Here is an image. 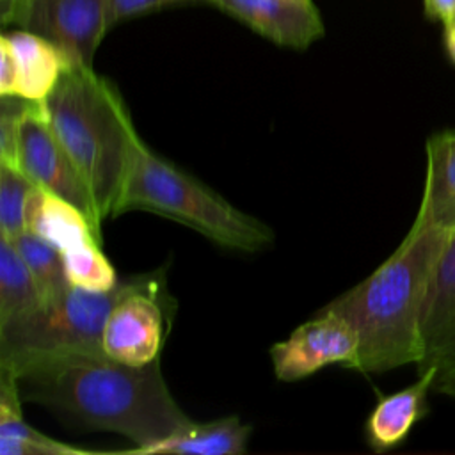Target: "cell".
I'll use <instances>...</instances> for the list:
<instances>
[{"label": "cell", "instance_id": "obj_1", "mask_svg": "<svg viewBox=\"0 0 455 455\" xmlns=\"http://www.w3.org/2000/svg\"><path fill=\"white\" fill-rule=\"evenodd\" d=\"M9 371L16 375L23 402L75 427L130 439L135 446L124 453H140L192 421L167 387L160 359L130 366L105 354H64Z\"/></svg>", "mask_w": 455, "mask_h": 455}, {"label": "cell", "instance_id": "obj_2", "mask_svg": "<svg viewBox=\"0 0 455 455\" xmlns=\"http://www.w3.org/2000/svg\"><path fill=\"white\" fill-rule=\"evenodd\" d=\"M448 236L446 229L412 224L382 265L325 304L359 332L355 371L384 373L421 359L423 306Z\"/></svg>", "mask_w": 455, "mask_h": 455}, {"label": "cell", "instance_id": "obj_3", "mask_svg": "<svg viewBox=\"0 0 455 455\" xmlns=\"http://www.w3.org/2000/svg\"><path fill=\"white\" fill-rule=\"evenodd\" d=\"M50 130L84 178L101 220L117 208L142 139L116 84L92 66L68 64L43 101Z\"/></svg>", "mask_w": 455, "mask_h": 455}, {"label": "cell", "instance_id": "obj_4", "mask_svg": "<svg viewBox=\"0 0 455 455\" xmlns=\"http://www.w3.org/2000/svg\"><path fill=\"white\" fill-rule=\"evenodd\" d=\"M126 212L155 213L206 236L222 249L254 254L274 243L268 224L252 217L212 187L142 142L128 176L117 217Z\"/></svg>", "mask_w": 455, "mask_h": 455}, {"label": "cell", "instance_id": "obj_5", "mask_svg": "<svg viewBox=\"0 0 455 455\" xmlns=\"http://www.w3.org/2000/svg\"><path fill=\"white\" fill-rule=\"evenodd\" d=\"M132 277H121L117 286L105 291L69 286L59 297L0 325V368L16 370L50 355L103 354L105 320L130 288Z\"/></svg>", "mask_w": 455, "mask_h": 455}, {"label": "cell", "instance_id": "obj_6", "mask_svg": "<svg viewBox=\"0 0 455 455\" xmlns=\"http://www.w3.org/2000/svg\"><path fill=\"white\" fill-rule=\"evenodd\" d=\"M174 313L176 300L169 291L165 268L133 274L130 288L105 320L103 354L130 366H146L160 359Z\"/></svg>", "mask_w": 455, "mask_h": 455}, {"label": "cell", "instance_id": "obj_7", "mask_svg": "<svg viewBox=\"0 0 455 455\" xmlns=\"http://www.w3.org/2000/svg\"><path fill=\"white\" fill-rule=\"evenodd\" d=\"M359 332L348 318L322 307L268 350L274 375L281 382L302 380L329 364L354 370L359 355Z\"/></svg>", "mask_w": 455, "mask_h": 455}, {"label": "cell", "instance_id": "obj_8", "mask_svg": "<svg viewBox=\"0 0 455 455\" xmlns=\"http://www.w3.org/2000/svg\"><path fill=\"white\" fill-rule=\"evenodd\" d=\"M112 0H21L14 25L53 43L71 64L92 66Z\"/></svg>", "mask_w": 455, "mask_h": 455}, {"label": "cell", "instance_id": "obj_9", "mask_svg": "<svg viewBox=\"0 0 455 455\" xmlns=\"http://www.w3.org/2000/svg\"><path fill=\"white\" fill-rule=\"evenodd\" d=\"M18 169H21L37 187L73 203L101 231L103 220L98 215L94 199L78 169L55 139L43 112V103L30 101L18 140Z\"/></svg>", "mask_w": 455, "mask_h": 455}, {"label": "cell", "instance_id": "obj_10", "mask_svg": "<svg viewBox=\"0 0 455 455\" xmlns=\"http://www.w3.org/2000/svg\"><path fill=\"white\" fill-rule=\"evenodd\" d=\"M418 373L434 370V391L455 398V229L435 263L421 316Z\"/></svg>", "mask_w": 455, "mask_h": 455}, {"label": "cell", "instance_id": "obj_11", "mask_svg": "<svg viewBox=\"0 0 455 455\" xmlns=\"http://www.w3.org/2000/svg\"><path fill=\"white\" fill-rule=\"evenodd\" d=\"M283 48L306 50L325 34L313 0H210Z\"/></svg>", "mask_w": 455, "mask_h": 455}, {"label": "cell", "instance_id": "obj_12", "mask_svg": "<svg viewBox=\"0 0 455 455\" xmlns=\"http://www.w3.org/2000/svg\"><path fill=\"white\" fill-rule=\"evenodd\" d=\"M435 371L418 373L411 386L382 395L364 421V441L375 453H384L403 444L412 428L428 414V393L434 391Z\"/></svg>", "mask_w": 455, "mask_h": 455}, {"label": "cell", "instance_id": "obj_13", "mask_svg": "<svg viewBox=\"0 0 455 455\" xmlns=\"http://www.w3.org/2000/svg\"><path fill=\"white\" fill-rule=\"evenodd\" d=\"M427 171L416 226L455 229V128L441 130L425 144Z\"/></svg>", "mask_w": 455, "mask_h": 455}, {"label": "cell", "instance_id": "obj_14", "mask_svg": "<svg viewBox=\"0 0 455 455\" xmlns=\"http://www.w3.org/2000/svg\"><path fill=\"white\" fill-rule=\"evenodd\" d=\"M4 36L16 60L14 96L43 103L55 89L69 60L53 43L34 32L16 28L4 32Z\"/></svg>", "mask_w": 455, "mask_h": 455}, {"label": "cell", "instance_id": "obj_15", "mask_svg": "<svg viewBox=\"0 0 455 455\" xmlns=\"http://www.w3.org/2000/svg\"><path fill=\"white\" fill-rule=\"evenodd\" d=\"M16 375L0 368V453L2 455H89L96 450L53 439L23 418Z\"/></svg>", "mask_w": 455, "mask_h": 455}, {"label": "cell", "instance_id": "obj_16", "mask_svg": "<svg viewBox=\"0 0 455 455\" xmlns=\"http://www.w3.org/2000/svg\"><path fill=\"white\" fill-rule=\"evenodd\" d=\"M27 229L60 252L89 242H101V231L73 203L36 187L27 210Z\"/></svg>", "mask_w": 455, "mask_h": 455}, {"label": "cell", "instance_id": "obj_17", "mask_svg": "<svg viewBox=\"0 0 455 455\" xmlns=\"http://www.w3.org/2000/svg\"><path fill=\"white\" fill-rule=\"evenodd\" d=\"M252 425L240 416H224L204 423L190 421L178 432L144 448L142 455H242L247 451Z\"/></svg>", "mask_w": 455, "mask_h": 455}, {"label": "cell", "instance_id": "obj_18", "mask_svg": "<svg viewBox=\"0 0 455 455\" xmlns=\"http://www.w3.org/2000/svg\"><path fill=\"white\" fill-rule=\"evenodd\" d=\"M43 293L18 249L0 236V325L36 309Z\"/></svg>", "mask_w": 455, "mask_h": 455}, {"label": "cell", "instance_id": "obj_19", "mask_svg": "<svg viewBox=\"0 0 455 455\" xmlns=\"http://www.w3.org/2000/svg\"><path fill=\"white\" fill-rule=\"evenodd\" d=\"M9 240L18 249L28 270L32 272L44 302L59 297L71 286L66 275L62 252L55 249L52 243L39 238L28 229Z\"/></svg>", "mask_w": 455, "mask_h": 455}, {"label": "cell", "instance_id": "obj_20", "mask_svg": "<svg viewBox=\"0 0 455 455\" xmlns=\"http://www.w3.org/2000/svg\"><path fill=\"white\" fill-rule=\"evenodd\" d=\"M66 275L71 286L105 291L117 286L116 268L101 251V242H89L62 252Z\"/></svg>", "mask_w": 455, "mask_h": 455}, {"label": "cell", "instance_id": "obj_21", "mask_svg": "<svg viewBox=\"0 0 455 455\" xmlns=\"http://www.w3.org/2000/svg\"><path fill=\"white\" fill-rule=\"evenodd\" d=\"M37 185L18 167L0 164V236L27 231L28 201Z\"/></svg>", "mask_w": 455, "mask_h": 455}, {"label": "cell", "instance_id": "obj_22", "mask_svg": "<svg viewBox=\"0 0 455 455\" xmlns=\"http://www.w3.org/2000/svg\"><path fill=\"white\" fill-rule=\"evenodd\" d=\"M30 101L20 96H0V164L18 167L20 124Z\"/></svg>", "mask_w": 455, "mask_h": 455}, {"label": "cell", "instance_id": "obj_23", "mask_svg": "<svg viewBox=\"0 0 455 455\" xmlns=\"http://www.w3.org/2000/svg\"><path fill=\"white\" fill-rule=\"evenodd\" d=\"M187 2H210V0H112L110 4V27L116 23L146 14L167 5L174 4H187Z\"/></svg>", "mask_w": 455, "mask_h": 455}, {"label": "cell", "instance_id": "obj_24", "mask_svg": "<svg viewBox=\"0 0 455 455\" xmlns=\"http://www.w3.org/2000/svg\"><path fill=\"white\" fill-rule=\"evenodd\" d=\"M16 60L7 37L0 36V96H14Z\"/></svg>", "mask_w": 455, "mask_h": 455}, {"label": "cell", "instance_id": "obj_25", "mask_svg": "<svg viewBox=\"0 0 455 455\" xmlns=\"http://www.w3.org/2000/svg\"><path fill=\"white\" fill-rule=\"evenodd\" d=\"M425 16L443 25L455 18V0H423Z\"/></svg>", "mask_w": 455, "mask_h": 455}, {"label": "cell", "instance_id": "obj_26", "mask_svg": "<svg viewBox=\"0 0 455 455\" xmlns=\"http://www.w3.org/2000/svg\"><path fill=\"white\" fill-rule=\"evenodd\" d=\"M443 43H444V50H446L450 62L455 66V18L450 20L448 23H444Z\"/></svg>", "mask_w": 455, "mask_h": 455}]
</instances>
